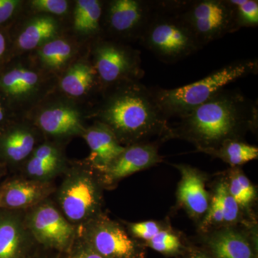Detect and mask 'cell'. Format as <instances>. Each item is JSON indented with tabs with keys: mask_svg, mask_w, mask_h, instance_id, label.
Masks as SVG:
<instances>
[{
	"mask_svg": "<svg viewBox=\"0 0 258 258\" xmlns=\"http://www.w3.org/2000/svg\"><path fill=\"white\" fill-rule=\"evenodd\" d=\"M179 118L164 137L184 139L205 152L227 141L242 140L248 131L257 129V103L239 91L225 89Z\"/></svg>",
	"mask_w": 258,
	"mask_h": 258,
	"instance_id": "cell-1",
	"label": "cell"
},
{
	"mask_svg": "<svg viewBox=\"0 0 258 258\" xmlns=\"http://www.w3.org/2000/svg\"><path fill=\"white\" fill-rule=\"evenodd\" d=\"M109 88L98 117L121 145L147 142L156 135L164 137L169 129L168 118L158 104L152 88L140 81Z\"/></svg>",
	"mask_w": 258,
	"mask_h": 258,
	"instance_id": "cell-2",
	"label": "cell"
},
{
	"mask_svg": "<svg viewBox=\"0 0 258 258\" xmlns=\"http://www.w3.org/2000/svg\"><path fill=\"white\" fill-rule=\"evenodd\" d=\"M255 59H244L226 64L203 79L172 89L152 88L154 97L167 117H181L206 103L226 86L237 80L257 74Z\"/></svg>",
	"mask_w": 258,
	"mask_h": 258,
	"instance_id": "cell-3",
	"label": "cell"
},
{
	"mask_svg": "<svg viewBox=\"0 0 258 258\" xmlns=\"http://www.w3.org/2000/svg\"><path fill=\"white\" fill-rule=\"evenodd\" d=\"M182 1H159L141 43L161 62L174 64L203 48L179 15Z\"/></svg>",
	"mask_w": 258,
	"mask_h": 258,
	"instance_id": "cell-4",
	"label": "cell"
},
{
	"mask_svg": "<svg viewBox=\"0 0 258 258\" xmlns=\"http://www.w3.org/2000/svg\"><path fill=\"white\" fill-rule=\"evenodd\" d=\"M103 188L96 171L86 165L67 168L55 202L68 221L81 227L101 214Z\"/></svg>",
	"mask_w": 258,
	"mask_h": 258,
	"instance_id": "cell-5",
	"label": "cell"
},
{
	"mask_svg": "<svg viewBox=\"0 0 258 258\" xmlns=\"http://www.w3.org/2000/svg\"><path fill=\"white\" fill-rule=\"evenodd\" d=\"M179 15L203 48L240 30L228 0L182 1Z\"/></svg>",
	"mask_w": 258,
	"mask_h": 258,
	"instance_id": "cell-6",
	"label": "cell"
},
{
	"mask_svg": "<svg viewBox=\"0 0 258 258\" xmlns=\"http://www.w3.org/2000/svg\"><path fill=\"white\" fill-rule=\"evenodd\" d=\"M25 219L34 240L44 250L66 254L77 237V227L50 198L25 210Z\"/></svg>",
	"mask_w": 258,
	"mask_h": 258,
	"instance_id": "cell-7",
	"label": "cell"
},
{
	"mask_svg": "<svg viewBox=\"0 0 258 258\" xmlns=\"http://www.w3.org/2000/svg\"><path fill=\"white\" fill-rule=\"evenodd\" d=\"M78 235L104 258H146V247L102 212L77 228Z\"/></svg>",
	"mask_w": 258,
	"mask_h": 258,
	"instance_id": "cell-8",
	"label": "cell"
},
{
	"mask_svg": "<svg viewBox=\"0 0 258 258\" xmlns=\"http://www.w3.org/2000/svg\"><path fill=\"white\" fill-rule=\"evenodd\" d=\"M140 55L139 51L118 42H98L94 50V69L103 86L109 88L140 81L145 74Z\"/></svg>",
	"mask_w": 258,
	"mask_h": 258,
	"instance_id": "cell-9",
	"label": "cell"
},
{
	"mask_svg": "<svg viewBox=\"0 0 258 258\" xmlns=\"http://www.w3.org/2000/svg\"><path fill=\"white\" fill-rule=\"evenodd\" d=\"M158 7L159 1L113 0L106 7V28L120 38L139 40Z\"/></svg>",
	"mask_w": 258,
	"mask_h": 258,
	"instance_id": "cell-10",
	"label": "cell"
},
{
	"mask_svg": "<svg viewBox=\"0 0 258 258\" xmlns=\"http://www.w3.org/2000/svg\"><path fill=\"white\" fill-rule=\"evenodd\" d=\"M162 161L157 144L141 142L125 147L123 152L98 174L103 188L111 189L127 176L149 169Z\"/></svg>",
	"mask_w": 258,
	"mask_h": 258,
	"instance_id": "cell-11",
	"label": "cell"
},
{
	"mask_svg": "<svg viewBox=\"0 0 258 258\" xmlns=\"http://www.w3.org/2000/svg\"><path fill=\"white\" fill-rule=\"evenodd\" d=\"M40 249L28 230L25 210L0 208V258H32Z\"/></svg>",
	"mask_w": 258,
	"mask_h": 258,
	"instance_id": "cell-12",
	"label": "cell"
},
{
	"mask_svg": "<svg viewBox=\"0 0 258 258\" xmlns=\"http://www.w3.org/2000/svg\"><path fill=\"white\" fill-rule=\"evenodd\" d=\"M174 166L181 174L177 189L179 205L193 218H204L211 203V198L205 186V174L189 165L178 164Z\"/></svg>",
	"mask_w": 258,
	"mask_h": 258,
	"instance_id": "cell-13",
	"label": "cell"
},
{
	"mask_svg": "<svg viewBox=\"0 0 258 258\" xmlns=\"http://www.w3.org/2000/svg\"><path fill=\"white\" fill-rule=\"evenodd\" d=\"M2 208L26 210L55 192L52 181H41L24 177L12 180L1 189Z\"/></svg>",
	"mask_w": 258,
	"mask_h": 258,
	"instance_id": "cell-14",
	"label": "cell"
},
{
	"mask_svg": "<svg viewBox=\"0 0 258 258\" xmlns=\"http://www.w3.org/2000/svg\"><path fill=\"white\" fill-rule=\"evenodd\" d=\"M83 136L91 149L87 164L98 174L103 172L125 149L111 129L101 122L86 129Z\"/></svg>",
	"mask_w": 258,
	"mask_h": 258,
	"instance_id": "cell-15",
	"label": "cell"
},
{
	"mask_svg": "<svg viewBox=\"0 0 258 258\" xmlns=\"http://www.w3.org/2000/svg\"><path fill=\"white\" fill-rule=\"evenodd\" d=\"M206 251L213 258H257V246L237 229L226 227L207 237Z\"/></svg>",
	"mask_w": 258,
	"mask_h": 258,
	"instance_id": "cell-16",
	"label": "cell"
},
{
	"mask_svg": "<svg viewBox=\"0 0 258 258\" xmlns=\"http://www.w3.org/2000/svg\"><path fill=\"white\" fill-rule=\"evenodd\" d=\"M37 124L44 133L57 138L83 136L86 130L79 112L67 106L47 108L39 115Z\"/></svg>",
	"mask_w": 258,
	"mask_h": 258,
	"instance_id": "cell-17",
	"label": "cell"
},
{
	"mask_svg": "<svg viewBox=\"0 0 258 258\" xmlns=\"http://www.w3.org/2000/svg\"><path fill=\"white\" fill-rule=\"evenodd\" d=\"M36 144V135L31 129L19 127L5 136L2 142V150L8 160L18 164L30 157Z\"/></svg>",
	"mask_w": 258,
	"mask_h": 258,
	"instance_id": "cell-18",
	"label": "cell"
},
{
	"mask_svg": "<svg viewBox=\"0 0 258 258\" xmlns=\"http://www.w3.org/2000/svg\"><path fill=\"white\" fill-rule=\"evenodd\" d=\"M57 32V23L51 17L34 19L27 25L19 36V47L24 50H30L42 46L52 40Z\"/></svg>",
	"mask_w": 258,
	"mask_h": 258,
	"instance_id": "cell-19",
	"label": "cell"
},
{
	"mask_svg": "<svg viewBox=\"0 0 258 258\" xmlns=\"http://www.w3.org/2000/svg\"><path fill=\"white\" fill-rule=\"evenodd\" d=\"M96 78V71L91 64L79 62L70 68L64 74L61 88L69 96H81L94 86Z\"/></svg>",
	"mask_w": 258,
	"mask_h": 258,
	"instance_id": "cell-20",
	"label": "cell"
},
{
	"mask_svg": "<svg viewBox=\"0 0 258 258\" xmlns=\"http://www.w3.org/2000/svg\"><path fill=\"white\" fill-rule=\"evenodd\" d=\"M204 153L219 158L232 168H235L257 159L258 148L244 143L242 140H229L216 149Z\"/></svg>",
	"mask_w": 258,
	"mask_h": 258,
	"instance_id": "cell-21",
	"label": "cell"
},
{
	"mask_svg": "<svg viewBox=\"0 0 258 258\" xmlns=\"http://www.w3.org/2000/svg\"><path fill=\"white\" fill-rule=\"evenodd\" d=\"M103 5L98 0H79L74 10V28L85 35L98 33L101 30Z\"/></svg>",
	"mask_w": 258,
	"mask_h": 258,
	"instance_id": "cell-22",
	"label": "cell"
},
{
	"mask_svg": "<svg viewBox=\"0 0 258 258\" xmlns=\"http://www.w3.org/2000/svg\"><path fill=\"white\" fill-rule=\"evenodd\" d=\"M39 76L30 70L15 69L3 76L1 85L13 96H24L32 92L38 86Z\"/></svg>",
	"mask_w": 258,
	"mask_h": 258,
	"instance_id": "cell-23",
	"label": "cell"
},
{
	"mask_svg": "<svg viewBox=\"0 0 258 258\" xmlns=\"http://www.w3.org/2000/svg\"><path fill=\"white\" fill-rule=\"evenodd\" d=\"M233 169L227 181L229 192L241 210L248 209L257 196L255 188L242 171L237 167Z\"/></svg>",
	"mask_w": 258,
	"mask_h": 258,
	"instance_id": "cell-24",
	"label": "cell"
},
{
	"mask_svg": "<svg viewBox=\"0 0 258 258\" xmlns=\"http://www.w3.org/2000/svg\"><path fill=\"white\" fill-rule=\"evenodd\" d=\"M72 52L69 42L62 39H52L42 45L39 51L42 62L50 69L62 67L69 60Z\"/></svg>",
	"mask_w": 258,
	"mask_h": 258,
	"instance_id": "cell-25",
	"label": "cell"
},
{
	"mask_svg": "<svg viewBox=\"0 0 258 258\" xmlns=\"http://www.w3.org/2000/svg\"><path fill=\"white\" fill-rule=\"evenodd\" d=\"M145 247L166 256L183 255L187 251L179 236L169 230H162L152 240L144 242Z\"/></svg>",
	"mask_w": 258,
	"mask_h": 258,
	"instance_id": "cell-26",
	"label": "cell"
},
{
	"mask_svg": "<svg viewBox=\"0 0 258 258\" xmlns=\"http://www.w3.org/2000/svg\"><path fill=\"white\" fill-rule=\"evenodd\" d=\"M212 199L221 210L224 226L230 227L238 222L241 209L229 192L227 181H222L217 185Z\"/></svg>",
	"mask_w": 258,
	"mask_h": 258,
	"instance_id": "cell-27",
	"label": "cell"
},
{
	"mask_svg": "<svg viewBox=\"0 0 258 258\" xmlns=\"http://www.w3.org/2000/svg\"><path fill=\"white\" fill-rule=\"evenodd\" d=\"M66 169L64 164L45 162L30 157L24 166V177L37 181H52L56 176L64 173Z\"/></svg>",
	"mask_w": 258,
	"mask_h": 258,
	"instance_id": "cell-28",
	"label": "cell"
},
{
	"mask_svg": "<svg viewBox=\"0 0 258 258\" xmlns=\"http://www.w3.org/2000/svg\"><path fill=\"white\" fill-rule=\"evenodd\" d=\"M232 7L236 22L240 29L257 28L258 1L257 0H228Z\"/></svg>",
	"mask_w": 258,
	"mask_h": 258,
	"instance_id": "cell-29",
	"label": "cell"
},
{
	"mask_svg": "<svg viewBox=\"0 0 258 258\" xmlns=\"http://www.w3.org/2000/svg\"><path fill=\"white\" fill-rule=\"evenodd\" d=\"M164 227L153 220L134 222L127 225V230L134 238L142 241V243L152 240Z\"/></svg>",
	"mask_w": 258,
	"mask_h": 258,
	"instance_id": "cell-30",
	"label": "cell"
},
{
	"mask_svg": "<svg viewBox=\"0 0 258 258\" xmlns=\"http://www.w3.org/2000/svg\"><path fill=\"white\" fill-rule=\"evenodd\" d=\"M30 157L45 162L64 164L60 149L52 144L45 143L35 148Z\"/></svg>",
	"mask_w": 258,
	"mask_h": 258,
	"instance_id": "cell-31",
	"label": "cell"
},
{
	"mask_svg": "<svg viewBox=\"0 0 258 258\" xmlns=\"http://www.w3.org/2000/svg\"><path fill=\"white\" fill-rule=\"evenodd\" d=\"M64 258H104L96 252L79 235Z\"/></svg>",
	"mask_w": 258,
	"mask_h": 258,
	"instance_id": "cell-32",
	"label": "cell"
},
{
	"mask_svg": "<svg viewBox=\"0 0 258 258\" xmlns=\"http://www.w3.org/2000/svg\"><path fill=\"white\" fill-rule=\"evenodd\" d=\"M32 5L35 10L57 15L67 12L69 3L64 0H34Z\"/></svg>",
	"mask_w": 258,
	"mask_h": 258,
	"instance_id": "cell-33",
	"label": "cell"
},
{
	"mask_svg": "<svg viewBox=\"0 0 258 258\" xmlns=\"http://www.w3.org/2000/svg\"><path fill=\"white\" fill-rule=\"evenodd\" d=\"M20 4V2L15 0H0V23L7 21Z\"/></svg>",
	"mask_w": 258,
	"mask_h": 258,
	"instance_id": "cell-34",
	"label": "cell"
},
{
	"mask_svg": "<svg viewBox=\"0 0 258 258\" xmlns=\"http://www.w3.org/2000/svg\"><path fill=\"white\" fill-rule=\"evenodd\" d=\"M182 258H213L206 251L201 249H189L183 254Z\"/></svg>",
	"mask_w": 258,
	"mask_h": 258,
	"instance_id": "cell-35",
	"label": "cell"
},
{
	"mask_svg": "<svg viewBox=\"0 0 258 258\" xmlns=\"http://www.w3.org/2000/svg\"><path fill=\"white\" fill-rule=\"evenodd\" d=\"M64 254L56 253V252H49V251L40 249L32 258H63Z\"/></svg>",
	"mask_w": 258,
	"mask_h": 258,
	"instance_id": "cell-36",
	"label": "cell"
},
{
	"mask_svg": "<svg viewBox=\"0 0 258 258\" xmlns=\"http://www.w3.org/2000/svg\"><path fill=\"white\" fill-rule=\"evenodd\" d=\"M5 47H6V41H5L4 35L0 33V57L4 53Z\"/></svg>",
	"mask_w": 258,
	"mask_h": 258,
	"instance_id": "cell-37",
	"label": "cell"
},
{
	"mask_svg": "<svg viewBox=\"0 0 258 258\" xmlns=\"http://www.w3.org/2000/svg\"><path fill=\"white\" fill-rule=\"evenodd\" d=\"M3 118H4V113H3V108L0 106V121H2Z\"/></svg>",
	"mask_w": 258,
	"mask_h": 258,
	"instance_id": "cell-38",
	"label": "cell"
},
{
	"mask_svg": "<svg viewBox=\"0 0 258 258\" xmlns=\"http://www.w3.org/2000/svg\"><path fill=\"white\" fill-rule=\"evenodd\" d=\"M2 196L3 194H2V190L0 189V208H2Z\"/></svg>",
	"mask_w": 258,
	"mask_h": 258,
	"instance_id": "cell-39",
	"label": "cell"
}]
</instances>
